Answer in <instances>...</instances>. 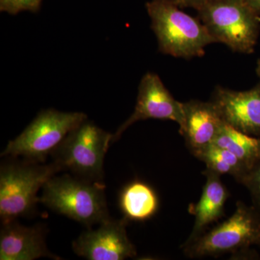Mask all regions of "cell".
Instances as JSON below:
<instances>
[{"mask_svg": "<svg viewBox=\"0 0 260 260\" xmlns=\"http://www.w3.org/2000/svg\"><path fill=\"white\" fill-rule=\"evenodd\" d=\"M146 9L162 54L187 59L200 57L205 48L216 43L200 19L186 14L172 0H150Z\"/></svg>", "mask_w": 260, "mask_h": 260, "instance_id": "obj_1", "label": "cell"}, {"mask_svg": "<svg viewBox=\"0 0 260 260\" xmlns=\"http://www.w3.org/2000/svg\"><path fill=\"white\" fill-rule=\"evenodd\" d=\"M39 203L88 229L110 219L105 185L64 174L54 176L42 187Z\"/></svg>", "mask_w": 260, "mask_h": 260, "instance_id": "obj_2", "label": "cell"}, {"mask_svg": "<svg viewBox=\"0 0 260 260\" xmlns=\"http://www.w3.org/2000/svg\"><path fill=\"white\" fill-rule=\"evenodd\" d=\"M260 246V213L255 207L237 202L226 220L192 240H186L183 252L189 258L223 254L254 256L251 246Z\"/></svg>", "mask_w": 260, "mask_h": 260, "instance_id": "obj_3", "label": "cell"}, {"mask_svg": "<svg viewBox=\"0 0 260 260\" xmlns=\"http://www.w3.org/2000/svg\"><path fill=\"white\" fill-rule=\"evenodd\" d=\"M11 160L0 167V218L2 224L31 216L39 203L38 191L61 172L55 162Z\"/></svg>", "mask_w": 260, "mask_h": 260, "instance_id": "obj_4", "label": "cell"}, {"mask_svg": "<svg viewBox=\"0 0 260 260\" xmlns=\"http://www.w3.org/2000/svg\"><path fill=\"white\" fill-rule=\"evenodd\" d=\"M198 13L215 42L237 52H254L259 37L260 16L245 0H210Z\"/></svg>", "mask_w": 260, "mask_h": 260, "instance_id": "obj_5", "label": "cell"}, {"mask_svg": "<svg viewBox=\"0 0 260 260\" xmlns=\"http://www.w3.org/2000/svg\"><path fill=\"white\" fill-rule=\"evenodd\" d=\"M112 138V134L86 119L51 153L52 162L75 177L102 182L104 158Z\"/></svg>", "mask_w": 260, "mask_h": 260, "instance_id": "obj_6", "label": "cell"}, {"mask_svg": "<svg viewBox=\"0 0 260 260\" xmlns=\"http://www.w3.org/2000/svg\"><path fill=\"white\" fill-rule=\"evenodd\" d=\"M86 119L83 112H62L52 109L42 111L21 134L8 143L1 156L45 162L67 135Z\"/></svg>", "mask_w": 260, "mask_h": 260, "instance_id": "obj_7", "label": "cell"}, {"mask_svg": "<svg viewBox=\"0 0 260 260\" xmlns=\"http://www.w3.org/2000/svg\"><path fill=\"white\" fill-rule=\"evenodd\" d=\"M150 119L175 121L179 127L184 122L183 103L174 99L160 77L153 73H146L142 78L134 112L113 135L112 143L134 123Z\"/></svg>", "mask_w": 260, "mask_h": 260, "instance_id": "obj_8", "label": "cell"}, {"mask_svg": "<svg viewBox=\"0 0 260 260\" xmlns=\"http://www.w3.org/2000/svg\"><path fill=\"white\" fill-rule=\"evenodd\" d=\"M125 218H110L99 224L95 230L88 229L73 242L75 254L89 260H124L137 255L127 237Z\"/></svg>", "mask_w": 260, "mask_h": 260, "instance_id": "obj_9", "label": "cell"}, {"mask_svg": "<svg viewBox=\"0 0 260 260\" xmlns=\"http://www.w3.org/2000/svg\"><path fill=\"white\" fill-rule=\"evenodd\" d=\"M211 102L224 122L245 134L260 137V83L244 91L218 87Z\"/></svg>", "mask_w": 260, "mask_h": 260, "instance_id": "obj_10", "label": "cell"}, {"mask_svg": "<svg viewBox=\"0 0 260 260\" xmlns=\"http://www.w3.org/2000/svg\"><path fill=\"white\" fill-rule=\"evenodd\" d=\"M184 122L179 133L186 145L196 156L214 144L224 121L215 104L192 100L183 103Z\"/></svg>", "mask_w": 260, "mask_h": 260, "instance_id": "obj_11", "label": "cell"}, {"mask_svg": "<svg viewBox=\"0 0 260 260\" xmlns=\"http://www.w3.org/2000/svg\"><path fill=\"white\" fill-rule=\"evenodd\" d=\"M45 237L43 225L24 226L17 220L3 223L0 232V259L34 260L42 257L61 259L48 249Z\"/></svg>", "mask_w": 260, "mask_h": 260, "instance_id": "obj_12", "label": "cell"}, {"mask_svg": "<svg viewBox=\"0 0 260 260\" xmlns=\"http://www.w3.org/2000/svg\"><path fill=\"white\" fill-rule=\"evenodd\" d=\"M203 174L206 181L199 201L189 206V212L194 216V223L189 240L202 235L210 225L215 223L224 215V208L229 197L226 186L220 175L205 169Z\"/></svg>", "mask_w": 260, "mask_h": 260, "instance_id": "obj_13", "label": "cell"}, {"mask_svg": "<svg viewBox=\"0 0 260 260\" xmlns=\"http://www.w3.org/2000/svg\"><path fill=\"white\" fill-rule=\"evenodd\" d=\"M119 208L124 218L135 221H144L158 211V197L150 185L140 181L126 184L119 195Z\"/></svg>", "mask_w": 260, "mask_h": 260, "instance_id": "obj_14", "label": "cell"}, {"mask_svg": "<svg viewBox=\"0 0 260 260\" xmlns=\"http://www.w3.org/2000/svg\"><path fill=\"white\" fill-rule=\"evenodd\" d=\"M214 145L237 155L249 170L260 160V137L245 134L224 122Z\"/></svg>", "mask_w": 260, "mask_h": 260, "instance_id": "obj_15", "label": "cell"}, {"mask_svg": "<svg viewBox=\"0 0 260 260\" xmlns=\"http://www.w3.org/2000/svg\"><path fill=\"white\" fill-rule=\"evenodd\" d=\"M195 157L206 164L207 169L220 176L223 174L232 176L241 184L249 172L248 168L237 155L226 149L214 144L200 152Z\"/></svg>", "mask_w": 260, "mask_h": 260, "instance_id": "obj_16", "label": "cell"}, {"mask_svg": "<svg viewBox=\"0 0 260 260\" xmlns=\"http://www.w3.org/2000/svg\"><path fill=\"white\" fill-rule=\"evenodd\" d=\"M43 0H0L1 12L17 15L24 11L37 13L40 10Z\"/></svg>", "mask_w": 260, "mask_h": 260, "instance_id": "obj_17", "label": "cell"}, {"mask_svg": "<svg viewBox=\"0 0 260 260\" xmlns=\"http://www.w3.org/2000/svg\"><path fill=\"white\" fill-rule=\"evenodd\" d=\"M242 184L250 192L253 206L260 213V160L249 170Z\"/></svg>", "mask_w": 260, "mask_h": 260, "instance_id": "obj_18", "label": "cell"}, {"mask_svg": "<svg viewBox=\"0 0 260 260\" xmlns=\"http://www.w3.org/2000/svg\"><path fill=\"white\" fill-rule=\"evenodd\" d=\"M179 8H191L197 10L207 4L210 0H172Z\"/></svg>", "mask_w": 260, "mask_h": 260, "instance_id": "obj_19", "label": "cell"}, {"mask_svg": "<svg viewBox=\"0 0 260 260\" xmlns=\"http://www.w3.org/2000/svg\"><path fill=\"white\" fill-rule=\"evenodd\" d=\"M248 5L260 16V0H245Z\"/></svg>", "mask_w": 260, "mask_h": 260, "instance_id": "obj_20", "label": "cell"}, {"mask_svg": "<svg viewBox=\"0 0 260 260\" xmlns=\"http://www.w3.org/2000/svg\"><path fill=\"white\" fill-rule=\"evenodd\" d=\"M256 73L260 78V59H258L256 62Z\"/></svg>", "mask_w": 260, "mask_h": 260, "instance_id": "obj_21", "label": "cell"}]
</instances>
